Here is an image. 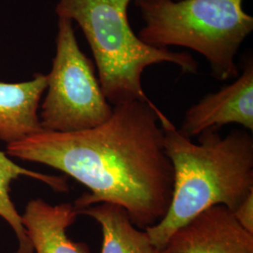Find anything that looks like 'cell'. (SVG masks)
I'll return each mask as SVG.
<instances>
[{"mask_svg":"<svg viewBox=\"0 0 253 253\" xmlns=\"http://www.w3.org/2000/svg\"><path fill=\"white\" fill-rule=\"evenodd\" d=\"M172 123L154 103L113 106L107 121L85 130L43 131L7 145L6 154L42 163L86 187L77 210L113 204L145 230L166 215L172 199L173 169L165 153L164 126Z\"/></svg>","mask_w":253,"mask_h":253,"instance_id":"obj_1","label":"cell"},{"mask_svg":"<svg viewBox=\"0 0 253 253\" xmlns=\"http://www.w3.org/2000/svg\"><path fill=\"white\" fill-rule=\"evenodd\" d=\"M163 129L165 153L173 169L172 199L163 219L145 230L159 250L202 211L220 205L234 212L253 192V137L249 130L222 136L218 129H207L193 143L173 124Z\"/></svg>","mask_w":253,"mask_h":253,"instance_id":"obj_2","label":"cell"},{"mask_svg":"<svg viewBox=\"0 0 253 253\" xmlns=\"http://www.w3.org/2000/svg\"><path fill=\"white\" fill-rule=\"evenodd\" d=\"M132 0H57L58 18L75 22L90 47L103 94L112 106L129 102L153 103L142 85L151 65H176L182 73L196 74L199 64L188 53H175L143 42L129 25Z\"/></svg>","mask_w":253,"mask_h":253,"instance_id":"obj_3","label":"cell"},{"mask_svg":"<svg viewBox=\"0 0 253 253\" xmlns=\"http://www.w3.org/2000/svg\"><path fill=\"white\" fill-rule=\"evenodd\" d=\"M244 0H134L145 23L139 39L155 48H188L208 60L218 81L239 75L235 57L253 31Z\"/></svg>","mask_w":253,"mask_h":253,"instance_id":"obj_4","label":"cell"},{"mask_svg":"<svg viewBox=\"0 0 253 253\" xmlns=\"http://www.w3.org/2000/svg\"><path fill=\"white\" fill-rule=\"evenodd\" d=\"M45 91L39 113L44 131L85 130L112 116L113 106L101 89L95 64L82 51L69 19L58 18L55 55Z\"/></svg>","mask_w":253,"mask_h":253,"instance_id":"obj_5","label":"cell"},{"mask_svg":"<svg viewBox=\"0 0 253 253\" xmlns=\"http://www.w3.org/2000/svg\"><path fill=\"white\" fill-rule=\"evenodd\" d=\"M237 124L253 130V60H245L242 73L221 89L209 93L185 113L181 134L193 139L207 129Z\"/></svg>","mask_w":253,"mask_h":253,"instance_id":"obj_6","label":"cell"},{"mask_svg":"<svg viewBox=\"0 0 253 253\" xmlns=\"http://www.w3.org/2000/svg\"><path fill=\"white\" fill-rule=\"evenodd\" d=\"M166 253H253V234L224 206L207 208L177 229Z\"/></svg>","mask_w":253,"mask_h":253,"instance_id":"obj_7","label":"cell"},{"mask_svg":"<svg viewBox=\"0 0 253 253\" xmlns=\"http://www.w3.org/2000/svg\"><path fill=\"white\" fill-rule=\"evenodd\" d=\"M46 88L47 74L42 73L22 83L0 82L1 141L12 145L44 131L39 113Z\"/></svg>","mask_w":253,"mask_h":253,"instance_id":"obj_8","label":"cell"},{"mask_svg":"<svg viewBox=\"0 0 253 253\" xmlns=\"http://www.w3.org/2000/svg\"><path fill=\"white\" fill-rule=\"evenodd\" d=\"M73 204L50 205L42 199L31 200L22 216L27 237L36 253H90L84 243L74 242L67 229L78 216Z\"/></svg>","mask_w":253,"mask_h":253,"instance_id":"obj_9","label":"cell"},{"mask_svg":"<svg viewBox=\"0 0 253 253\" xmlns=\"http://www.w3.org/2000/svg\"><path fill=\"white\" fill-rule=\"evenodd\" d=\"M94 218L102 231L101 253H166L154 246L145 230L130 221L126 210L118 205L99 204L78 210Z\"/></svg>","mask_w":253,"mask_h":253,"instance_id":"obj_10","label":"cell"},{"mask_svg":"<svg viewBox=\"0 0 253 253\" xmlns=\"http://www.w3.org/2000/svg\"><path fill=\"white\" fill-rule=\"evenodd\" d=\"M20 176H27L42 181L56 191H68L69 186L65 177L47 175L22 168L9 159L7 154L0 151V217L9 223L17 236L18 250L14 253H34L33 247L22 222V216L9 196L10 183Z\"/></svg>","mask_w":253,"mask_h":253,"instance_id":"obj_11","label":"cell"},{"mask_svg":"<svg viewBox=\"0 0 253 253\" xmlns=\"http://www.w3.org/2000/svg\"><path fill=\"white\" fill-rule=\"evenodd\" d=\"M233 213L240 225L253 234V192L243 200Z\"/></svg>","mask_w":253,"mask_h":253,"instance_id":"obj_12","label":"cell"}]
</instances>
